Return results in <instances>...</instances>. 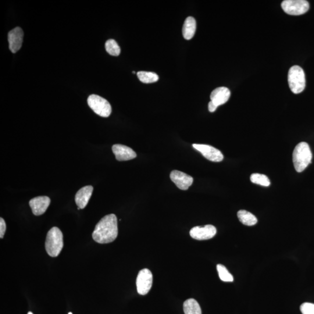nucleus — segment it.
Here are the masks:
<instances>
[{"instance_id":"nucleus-11","label":"nucleus","mask_w":314,"mask_h":314,"mask_svg":"<svg viewBox=\"0 0 314 314\" xmlns=\"http://www.w3.org/2000/svg\"><path fill=\"white\" fill-rule=\"evenodd\" d=\"M24 32L20 27L16 28L8 33L9 48L12 53L19 51L22 46Z\"/></svg>"},{"instance_id":"nucleus-3","label":"nucleus","mask_w":314,"mask_h":314,"mask_svg":"<svg viewBox=\"0 0 314 314\" xmlns=\"http://www.w3.org/2000/svg\"><path fill=\"white\" fill-rule=\"evenodd\" d=\"M64 246L63 234L62 232L57 227H53L46 236L45 248L48 254L56 258L60 254Z\"/></svg>"},{"instance_id":"nucleus-13","label":"nucleus","mask_w":314,"mask_h":314,"mask_svg":"<svg viewBox=\"0 0 314 314\" xmlns=\"http://www.w3.org/2000/svg\"><path fill=\"white\" fill-rule=\"evenodd\" d=\"M112 152L116 156V160L119 162H126L133 160L137 156L136 153L131 148L122 144H115L112 146Z\"/></svg>"},{"instance_id":"nucleus-8","label":"nucleus","mask_w":314,"mask_h":314,"mask_svg":"<svg viewBox=\"0 0 314 314\" xmlns=\"http://www.w3.org/2000/svg\"><path fill=\"white\" fill-rule=\"evenodd\" d=\"M192 147L197 150L206 158L210 162H219L224 160L222 153L217 148L210 145L194 144Z\"/></svg>"},{"instance_id":"nucleus-21","label":"nucleus","mask_w":314,"mask_h":314,"mask_svg":"<svg viewBox=\"0 0 314 314\" xmlns=\"http://www.w3.org/2000/svg\"><path fill=\"white\" fill-rule=\"evenodd\" d=\"M106 49L109 54L112 56H118L120 53V48L116 42L113 39H110L106 42Z\"/></svg>"},{"instance_id":"nucleus-17","label":"nucleus","mask_w":314,"mask_h":314,"mask_svg":"<svg viewBox=\"0 0 314 314\" xmlns=\"http://www.w3.org/2000/svg\"><path fill=\"white\" fill-rule=\"evenodd\" d=\"M238 216L239 220L246 226H253L258 223V219L256 216L251 212L246 210H240L238 212Z\"/></svg>"},{"instance_id":"nucleus-26","label":"nucleus","mask_w":314,"mask_h":314,"mask_svg":"<svg viewBox=\"0 0 314 314\" xmlns=\"http://www.w3.org/2000/svg\"><path fill=\"white\" fill-rule=\"evenodd\" d=\"M28 314H33V313H32V312H28Z\"/></svg>"},{"instance_id":"nucleus-4","label":"nucleus","mask_w":314,"mask_h":314,"mask_svg":"<svg viewBox=\"0 0 314 314\" xmlns=\"http://www.w3.org/2000/svg\"><path fill=\"white\" fill-rule=\"evenodd\" d=\"M288 83L291 91L294 94H300L304 90L306 76L300 66H295L290 68L288 74Z\"/></svg>"},{"instance_id":"nucleus-1","label":"nucleus","mask_w":314,"mask_h":314,"mask_svg":"<svg viewBox=\"0 0 314 314\" xmlns=\"http://www.w3.org/2000/svg\"><path fill=\"white\" fill-rule=\"evenodd\" d=\"M118 234L117 218L112 214L103 217L96 224L92 237L98 244H106L115 240Z\"/></svg>"},{"instance_id":"nucleus-19","label":"nucleus","mask_w":314,"mask_h":314,"mask_svg":"<svg viewBox=\"0 0 314 314\" xmlns=\"http://www.w3.org/2000/svg\"><path fill=\"white\" fill-rule=\"evenodd\" d=\"M138 80L142 83L144 84H152L155 83L159 80L158 74L154 72H146V71H140L137 74Z\"/></svg>"},{"instance_id":"nucleus-2","label":"nucleus","mask_w":314,"mask_h":314,"mask_svg":"<svg viewBox=\"0 0 314 314\" xmlns=\"http://www.w3.org/2000/svg\"><path fill=\"white\" fill-rule=\"evenodd\" d=\"M312 155L309 145L306 142H300L292 152V162L298 172H302L312 163Z\"/></svg>"},{"instance_id":"nucleus-23","label":"nucleus","mask_w":314,"mask_h":314,"mask_svg":"<svg viewBox=\"0 0 314 314\" xmlns=\"http://www.w3.org/2000/svg\"><path fill=\"white\" fill-rule=\"evenodd\" d=\"M302 314H314V304L310 302L303 303L300 306Z\"/></svg>"},{"instance_id":"nucleus-12","label":"nucleus","mask_w":314,"mask_h":314,"mask_svg":"<svg viewBox=\"0 0 314 314\" xmlns=\"http://www.w3.org/2000/svg\"><path fill=\"white\" fill-rule=\"evenodd\" d=\"M50 198L48 196H39L30 200V206L34 216L44 214L50 204Z\"/></svg>"},{"instance_id":"nucleus-10","label":"nucleus","mask_w":314,"mask_h":314,"mask_svg":"<svg viewBox=\"0 0 314 314\" xmlns=\"http://www.w3.org/2000/svg\"><path fill=\"white\" fill-rule=\"evenodd\" d=\"M171 180L182 190H187L194 182V178L181 171L174 170L170 174Z\"/></svg>"},{"instance_id":"nucleus-24","label":"nucleus","mask_w":314,"mask_h":314,"mask_svg":"<svg viewBox=\"0 0 314 314\" xmlns=\"http://www.w3.org/2000/svg\"><path fill=\"white\" fill-rule=\"evenodd\" d=\"M6 224L4 220L1 218H0V238H2L6 231Z\"/></svg>"},{"instance_id":"nucleus-14","label":"nucleus","mask_w":314,"mask_h":314,"mask_svg":"<svg viewBox=\"0 0 314 314\" xmlns=\"http://www.w3.org/2000/svg\"><path fill=\"white\" fill-rule=\"evenodd\" d=\"M230 97V91L229 88L226 87L216 88L210 96V101L218 106L226 104L229 100Z\"/></svg>"},{"instance_id":"nucleus-20","label":"nucleus","mask_w":314,"mask_h":314,"mask_svg":"<svg viewBox=\"0 0 314 314\" xmlns=\"http://www.w3.org/2000/svg\"><path fill=\"white\" fill-rule=\"evenodd\" d=\"M216 268L221 280L226 282H232L234 281L232 274L228 271L226 266L222 264H218L216 266Z\"/></svg>"},{"instance_id":"nucleus-18","label":"nucleus","mask_w":314,"mask_h":314,"mask_svg":"<svg viewBox=\"0 0 314 314\" xmlns=\"http://www.w3.org/2000/svg\"><path fill=\"white\" fill-rule=\"evenodd\" d=\"M184 310L185 314H202L200 306L194 298L188 299L184 302Z\"/></svg>"},{"instance_id":"nucleus-6","label":"nucleus","mask_w":314,"mask_h":314,"mask_svg":"<svg viewBox=\"0 0 314 314\" xmlns=\"http://www.w3.org/2000/svg\"><path fill=\"white\" fill-rule=\"evenodd\" d=\"M282 8L290 16H300L308 12L310 4L305 0H285L282 2Z\"/></svg>"},{"instance_id":"nucleus-7","label":"nucleus","mask_w":314,"mask_h":314,"mask_svg":"<svg viewBox=\"0 0 314 314\" xmlns=\"http://www.w3.org/2000/svg\"><path fill=\"white\" fill-rule=\"evenodd\" d=\"M152 285V274L148 269L140 270L136 280V286L138 294L146 295L148 294Z\"/></svg>"},{"instance_id":"nucleus-27","label":"nucleus","mask_w":314,"mask_h":314,"mask_svg":"<svg viewBox=\"0 0 314 314\" xmlns=\"http://www.w3.org/2000/svg\"><path fill=\"white\" fill-rule=\"evenodd\" d=\"M68 314H72V312H70L68 313Z\"/></svg>"},{"instance_id":"nucleus-22","label":"nucleus","mask_w":314,"mask_h":314,"mask_svg":"<svg viewBox=\"0 0 314 314\" xmlns=\"http://www.w3.org/2000/svg\"><path fill=\"white\" fill-rule=\"evenodd\" d=\"M252 183L268 187L270 184L269 178L265 174H252L250 176Z\"/></svg>"},{"instance_id":"nucleus-25","label":"nucleus","mask_w":314,"mask_h":314,"mask_svg":"<svg viewBox=\"0 0 314 314\" xmlns=\"http://www.w3.org/2000/svg\"><path fill=\"white\" fill-rule=\"evenodd\" d=\"M218 106H216L214 103H213L212 101L209 102L208 104V110L210 112H215L216 110L218 108Z\"/></svg>"},{"instance_id":"nucleus-5","label":"nucleus","mask_w":314,"mask_h":314,"mask_svg":"<svg viewBox=\"0 0 314 314\" xmlns=\"http://www.w3.org/2000/svg\"><path fill=\"white\" fill-rule=\"evenodd\" d=\"M88 103L90 108L99 116L107 118L112 114V108L109 102L100 96L90 95L88 99Z\"/></svg>"},{"instance_id":"nucleus-9","label":"nucleus","mask_w":314,"mask_h":314,"mask_svg":"<svg viewBox=\"0 0 314 314\" xmlns=\"http://www.w3.org/2000/svg\"><path fill=\"white\" fill-rule=\"evenodd\" d=\"M216 234V228L212 224H206L204 226H195L190 231V236L198 240H209L215 236Z\"/></svg>"},{"instance_id":"nucleus-15","label":"nucleus","mask_w":314,"mask_h":314,"mask_svg":"<svg viewBox=\"0 0 314 314\" xmlns=\"http://www.w3.org/2000/svg\"><path fill=\"white\" fill-rule=\"evenodd\" d=\"M94 187L86 186L78 190L76 196V202L78 208L84 209L88 204L91 198Z\"/></svg>"},{"instance_id":"nucleus-16","label":"nucleus","mask_w":314,"mask_h":314,"mask_svg":"<svg viewBox=\"0 0 314 314\" xmlns=\"http://www.w3.org/2000/svg\"><path fill=\"white\" fill-rule=\"evenodd\" d=\"M196 21L194 18L188 16L185 20L183 26L182 33L186 40H190L196 33Z\"/></svg>"}]
</instances>
